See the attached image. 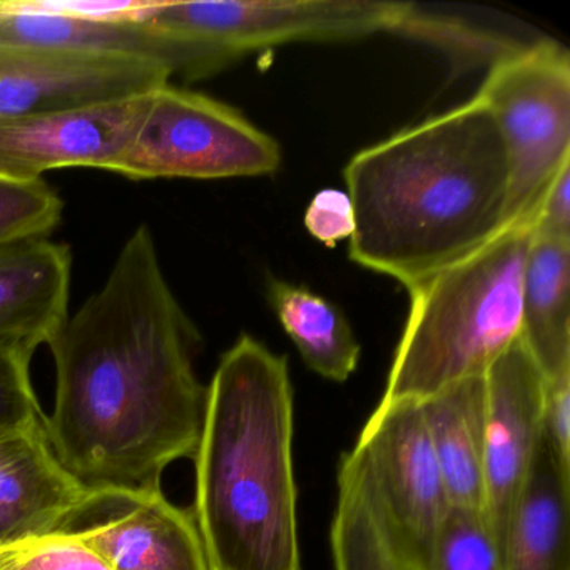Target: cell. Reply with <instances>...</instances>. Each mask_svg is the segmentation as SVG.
Instances as JSON below:
<instances>
[{
    "instance_id": "1",
    "label": "cell",
    "mask_w": 570,
    "mask_h": 570,
    "mask_svg": "<svg viewBox=\"0 0 570 570\" xmlns=\"http://www.w3.org/2000/svg\"><path fill=\"white\" fill-rule=\"evenodd\" d=\"M199 345L151 229L139 226L48 345L56 400L46 432L89 493H159L173 462L195 459L208 399L195 370Z\"/></svg>"
},
{
    "instance_id": "2",
    "label": "cell",
    "mask_w": 570,
    "mask_h": 570,
    "mask_svg": "<svg viewBox=\"0 0 570 570\" xmlns=\"http://www.w3.org/2000/svg\"><path fill=\"white\" fill-rule=\"evenodd\" d=\"M343 175L355 216L350 258L406 292L509 226V158L476 96L362 149Z\"/></svg>"
},
{
    "instance_id": "3",
    "label": "cell",
    "mask_w": 570,
    "mask_h": 570,
    "mask_svg": "<svg viewBox=\"0 0 570 570\" xmlns=\"http://www.w3.org/2000/svg\"><path fill=\"white\" fill-rule=\"evenodd\" d=\"M288 360L252 335L222 356L195 455L212 570H299Z\"/></svg>"
},
{
    "instance_id": "4",
    "label": "cell",
    "mask_w": 570,
    "mask_h": 570,
    "mask_svg": "<svg viewBox=\"0 0 570 570\" xmlns=\"http://www.w3.org/2000/svg\"><path fill=\"white\" fill-rule=\"evenodd\" d=\"M449 507L420 402L379 403L340 459L335 570H433Z\"/></svg>"
},
{
    "instance_id": "5",
    "label": "cell",
    "mask_w": 570,
    "mask_h": 570,
    "mask_svg": "<svg viewBox=\"0 0 570 570\" xmlns=\"http://www.w3.org/2000/svg\"><path fill=\"white\" fill-rule=\"evenodd\" d=\"M533 219L410 289V309L380 403L422 402L483 376L522 332V278Z\"/></svg>"
},
{
    "instance_id": "6",
    "label": "cell",
    "mask_w": 570,
    "mask_h": 570,
    "mask_svg": "<svg viewBox=\"0 0 570 570\" xmlns=\"http://www.w3.org/2000/svg\"><path fill=\"white\" fill-rule=\"evenodd\" d=\"M141 24L155 41L158 61L189 82L276 46L350 41L380 32L436 42L442 31V21L413 6L380 0L151 2Z\"/></svg>"
},
{
    "instance_id": "7",
    "label": "cell",
    "mask_w": 570,
    "mask_h": 570,
    "mask_svg": "<svg viewBox=\"0 0 570 570\" xmlns=\"http://www.w3.org/2000/svg\"><path fill=\"white\" fill-rule=\"evenodd\" d=\"M475 96L492 112L509 158L507 225L533 219L550 179L570 159L569 51L556 41L509 45Z\"/></svg>"
},
{
    "instance_id": "8",
    "label": "cell",
    "mask_w": 570,
    "mask_h": 570,
    "mask_svg": "<svg viewBox=\"0 0 570 570\" xmlns=\"http://www.w3.org/2000/svg\"><path fill=\"white\" fill-rule=\"evenodd\" d=\"M282 159L278 142L242 112L168 82L153 91L135 138L108 171L135 181L252 178L278 171Z\"/></svg>"
},
{
    "instance_id": "9",
    "label": "cell",
    "mask_w": 570,
    "mask_h": 570,
    "mask_svg": "<svg viewBox=\"0 0 570 570\" xmlns=\"http://www.w3.org/2000/svg\"><path fill=\"white\" fill-rule=\"evenodd\" d=\"M169 79L165 65L142 56L0 45V118L131 98Z\"/></svg>"
},
{
    "instance_id": "10",
    "label": "cell",
    "mask_w": 570,
    "mask_h": 570,
    "mask_svg": "<svg viewBox=\"0 0 570 570\" xmlns=\"http://www.w3.org/2000/svg\"><path fill=\"white\" fill-rule=\"evenodd\" d=\"M546 376L522 338L485 373L483 420V515L502 559L510 513L542 436Z\"/></svg>"
},
{
    "instance_id": "11",
    "label": "cell",
    "mask_w": 570,
    "mask_h": 570,
    "mask_svg": "<svg viewBox=\"0 0 570 570\" xmlns=\"http://www.w3.org/2000/svg\"><path fill=\"white\" fill-rule=\"evenodd\" d=\"M151 95L0 118V179L41 181L52 169L75 166L108 171L135 138Z\"/></svg>"
},
{
    "instance_id": "12",
    "label": "cell",
    "mask_w": 570,
    "mask_h": 570,
    "mask_svg": "<svg viewBox=\"0 0 570 570\" xmlns=\"http://www.w3.org/2000/svg\"><path fill=\"white\" fill-rule=\"evenodd\" d=\"M59 533L78 537L111 570H212L193 510L165 493H91Z\"/></svg>"
},
{
    "instance_id": "13",
    "label": "cell",
    "mask_w": 570,
    "mask_h": 570,
    "mask_svg": "<svg viewBox=\"0 0 570 570\" xmlns=\"http://www.w3.org/2000/svg\"><path fill=\"white\" fill-rule=\"evenodd\" d=\"M89 495L56 456L46 420L0 433V547L61 532Z\"/></svg>"
},
{
    "instance_id": "14",
    "label": "cell",
    "mask_w": 570,
    "mask_h": 570,
    "mask_svg": "<svg viewBox=\"0 0 570 570\" xmlns=\"http://www.w3.org/2000/svg\"><path fill=\"white\" fill-rule=\"evenodd\" d=\"M151 2H0V45L155 59L141 24ZM159 62V61H158Z\"/></svg>"
},
{
    "instance_id": "15",
    "label": "cell",
    "mask_w": 570,
    "mask_h": 570,
    "mask_svg": "<svg viewBox=\"0 0 570 570\" xmlns=\"http://www.w3.org/2000/svg\"><path fill=\"white\" fill-rule=\"evenodd\" d=\"M71 249L28 238L0 248V346L36 352L69 318Z\"/></svg>"
},
{
    "instance_id": "16",
    "label": "cell",
    "mask_w": 570,
    "mask_h": 570,
    "mask_svg": "<svg viewBox=\"0 0 570 570\" xmlns=\"http://www.w3.org/2000/svg\"><path fill=\"white\" fill-rule=\"evenodd\" d=\"M570 476L540 436L532 465L510 513L502 570H570Z\"/></svg>"
},
{
    "instance_id": "17",
    "label": "cell",
    "mask_w": 570,
    "mask_h": 570,
    "mask_svg": "<svg viewBox=\"0 0 570 570\" xmlns=\"http://www.w3.org/2000/svg\"><path fill=\"white\" fill-rule=\"evenodd\" d=\"M420 406L446 502L483 510L485 375L446 386Z\"/></svg>"
},
{
    "instance_id": "18",
    "label": "cell",
    "mask_w": 570,
    "mask_h": 570,
    "mask_svg": "<svg viewBox=\"0 0 570 570\" xmlns=\"http://www.w3.org/2000/svg\"><path fill=\"white\" fill-rule=\"evenodd\" d=\"M570 239L532 235L522 278V338L546 379L570 368Z\"/></svg>"
},
{
    "instance_id": "19",
    "label": "cell",
    "mask_w": 570,
    "mask_h": 570,
    "mask_svg": "<svg viewBox=\"0 0 570 570\" xmlns=\"http://www.w3.org/2000/svg\"><path fill=\"white\" fill-rule=\"evenodd\" d=\"M268 299L312 372L336 383L346 382L356 372L362 346L335 303L285 279L269 282Z\"/></svg>"
},
{
    "instance_id": "20",
    "label": "cell",
    "mask_w": 570,
    "mask_h": 570,
    "mask_svg": "<svg viewBox=\"0 0 570 570\" xmlns=\"http://www.w3.org/2000/svg\"><path fill=\"white\" fill-rule=\"evenodd\" d=\"M433 570H502L500 549L483 510L449 507Z\"/></svg>"
},
{
    "instance_id": "21",
    "label": "cell",
    "mask_w": 570,
    "mask_h": 570,
    "mask_svg": "<svg viewBox=\"0 0 570 570\" xmlns=\"http://www.w3.org/2000/svg\"><path fill=\"white\" fill-rule=\"evenodd\" d=\"M62 199L41 179L14 183L0 179V248L28 238H46L62 218Z\"/></svg>"
},
{
    "instance_id": "22",
    "label": "cell",
    "mask_w": 570,
    "mask_h": 570,
    "mask_svg": "<svg viewBox=\"0 0 570 570\" xmlns=\"http://www.w3.org/2000/svg\"><path fill=\"white\" fill-rule=\"evenodd\" d=\"M0 570H111L71 533H51L0 547Z\"/></svg>"
},
{
    "instance_id": "23",
    "label": "cell",
    "mask_w": 570,
    "mask_h": 570,
    "mask_svg": "<svg viewBox=\"0 0 570 570\" xmlns=\"http://www.w3.org/2000/svg\"><path fill=\"white\" fill-rule=\"evenodd\" d=\"M35 352L0 346V433L45 422L31 380Z\"/></svg>"
},
{
    "instance_id": "24",
    "label": "cell",
    "mask_w": 570,
    "mask_h": 570,
    "mask_svg": "<svg viewBox=\"0 0 570 570\" xmlns=\"http://www.w3.org/2000/svg\"><path fill=\"white\" fill-rule=\"evenodd\" d=\"M542 436L560 472L570 476V368L546 379Z\"/></svg>"
},
{
    "instance_id": "25",
    "label": "cell",
    "mask_w": 570,
    "mask_h": 570,
    "mask_svg": "<svg viewBox=\"0 0 570 570\" xmlns=\"http://www.w3.org/2000/svg\"><path fill=\"white\" fill-rule=\"evenodd\" d=\"M305 228L309 235L335 248L343 239L352 238L355 216L348 193L336 188H325L316 193L305 213Z\"/></svg>"
},
{
    "instance_id": "26",
    "label": "cell",
    "mask_w": 570,
    "mask_h": 570,
    "mask_svg": "<svg viewBox=\"0 0 570 570\" xmlns=\"http://www.w3.org/2000/svg\"><path fill=\"white\" fill-rule=\"evenodd\" d=\"M533 233L570 239V159L550 179L537 205Z\"/></svg>"
}]
</instances>
